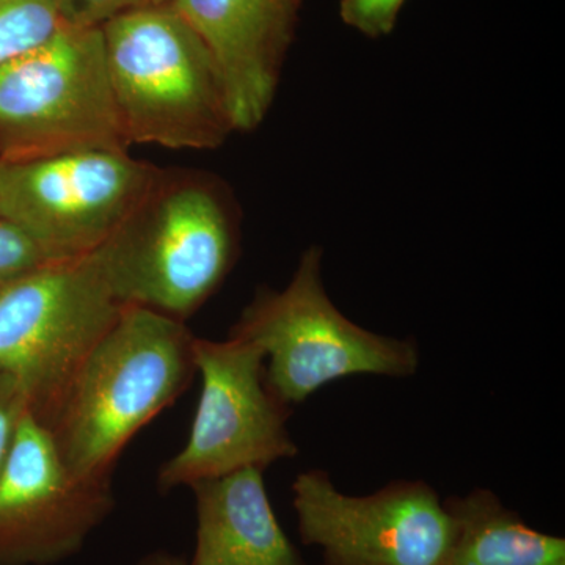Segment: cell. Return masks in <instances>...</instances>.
I'll list each match as a JSON object with an SVG mask.
<instances>
[{
  "mask_svg": "<svg viewBox=\"0 0 565 565\" xmlns=\"http://www.w3.org/2000/svg\"><path fill=\"white\" fill-rule=\"evenodd\" d=\"M139 6L140 0H61L63 24L85 29L102 28Z\"/></svg>",
  "mask_w": 565,
  "mask_h": 565,
  "instance_id": "cell-17",
  "label": "cell"
},
{
  "mask_svg": "<svg viewBox=\"0 0 565 565\" xmlns=\"http://www.w3.org/2000/svg\"><path fill=\"white\" fill-rule=\"evenodd\" d=\"M292 505L300 539L322 550L323 565H445L455 531L440 494L422 479L351 497L326 471H305Z\"/></svg>",
  "mask_w": 565,
  "mask_h": 565,
  "instance_id": "cell-9",
  "label": "cell"
},
{
  "mask_svg": "<svg viewBox=\"0 0 565 565\" xmlns=\"http://www.w3.org/2000/svg\"><path fill=\"white\" fill-rule=\"evenodd\" d=\"M230 337L258 345L264 377L282 404H302L321 386L356 374L412 377L416 341L363 329L338 310L323 282V250L311 245L285 288H262Z\"/></svg>",
  "mask_w": 565,
  "mask_h": 565,
  "instance_id": "cell-4",
  "label": "cell"
},
{
  "mask_svg": "<svg viewBox=\"0 0 565 565\" xmlns=\"http://www.w3.org/2000/svg\"><path fill=\"white\" fill-rule=\"evenodd\" d=\"M239 241L228 185L211 174L161 170L102 252L122 303L184 322L232 273Z\"/></svg>",
  "mask_w": 565,
  "mask_h": 565,
  "instance_id": "cell-2",
  "label": "cell"
},
{
  "mask_svg": "<svg viewBox=\"0 0 565 565\" xmlns=\"http://www.w3.org/2000/svg\"><path fill=\"white\" fill-rule=\"evenodd\" d=\"M407 0H341L340 18L352 31L371 40L392 35Z\"/></svg>",
  "mask_w": 565,
  "mask_h": 565,
  "instance_id": "cell-15",
  "label": "cell"
},
{
  "mask_svg": "<svg viewBox=\"0 0 565 565\" xmlns=\"http://www.w3.org/2000/svg\"><path fill=\"white\" fill-rule=\"evenodd\" d=\"M125 307L102 248L41 264L0 289V373L44 426Z\"/></svg>",
  "mask_w": 565,
  "mask_h": 565,
  "instance_id": "cell-5",
  "label": "cell"
},
{
  "mask_svg": "<svg viewBox=\"0 0 565 565\" xmlns=\"http://www.w3.org/2000/svg\"><path fill=\"white\" fill-rule=\"evenodd\" d=\"M193 341L178 319L122 308L46 426L71 473L109 482L122 449L191 384Z\"/></svg>",
  "mask_w": 565,
  "mask_h": 565,
  "instance_id": "cell-1",
  "label": "cell"
},
{
  "mask_svg": "<svg viewBox=\"0 0 565 565\" xmlns=\"http://www.w3.org/2000/svg\"><path fill=\"white\" fill-rule=\"evenodd\" d=\"M303 0H174L222 71L234 129L262 126L277 96Z\"/></svg>",
  "mask_w": 565,
  "mask_h": 565,
  "instance_id": "cell-11",
  "label": "cell"
},
{
  "mask_svg": "<svg viewBox=\"0 0 565 565\" xmlns=\"http://www.w3.org/2000/svg\"><path fill=\"white\" fill-rule=\"evenodd\" d=\"M61 0H0V66L63 28Z\"/></svg>",
  "mask_w": 565,
  "mask_h": 565,
  "instance_id": "cell-14",
  "label": "cell"
},
{
  "mask_svg": "<svg viewBox=\"0 0 565 565\" xmlns=\"http://www.w3.org/2000/svg\"><path fill=\"white\" fill-rule=\"evenodd\" d=\"M452 516L445 565H565V541L527 526L489 489L444 501Z\"/></svg>",
  "mask_w": 565,
  "mask_h": 565,
  "instance_id": "cell-13",
  "label": "cell"
},
{
  "mask_svg": "<svg viewBox=\"0 0 565 565\" xmlns=\"http://www.w3.org/2000/svg\"><path fill=\"white\" fill-rule=\"evenodd\" d=\"M102 31L129 145L210 151L236 132L214 55L172 6L126 11Z\"/></svg>",
  "mask_w": 565,
  "mask_h": 565,
  "instance_id": "cell-3",
  "label": "cell"
},
{
  "mask_svg": "<svg viewBox=\"0 0 565 565\" xmlns=\"http://www.w3.org/2000/svg\"><path fill=\"white\" fill-rule=\"evenodd\" d=\"M161 169L128 151H77L0 161V217L47 262L79 258L109 243Z\"/></svg>",
  "mask_w": 565,
  "mask_h": 565,
  "instance_id": "cell-7",
  "label": "cell"
},
{
  "mask_svg": "<svg viewBox=\"0 0 565 565\" xmlns=\"http://www.w3.org/2000/svg\"><path fill=\"white\" fill-rule=\"evenodd\" d=\"M28 408L21 386L10 375L0 373V471L9 457L21 416Z\"/></svg>",
  "mask_w": 565,
  "mask_h": 565,
  "instance_id": "cell-18",
  "label": "cell"
},
{
  "mask_svg": "<svg viewBox=\"0 0 565 565\" xmlns=\"http://www.w3.org/2000/svg\"><path fill=\"white\" fill-rule=\"evenodd\" d=\"M136 565H192V563H188V561L174 556L172 553L156 552L141 557Z\"/></svg>",
  "mask_w": 565,
  "mask_h": 565,
  "instance_id": "cell-19",
  "label": "cell"
},
{
  "mask_svg": "<svg viewBox=\"0 0 565 565\" xmlns=\"http://www.w3.org/2000/svg\"><path fill=\"white\" fill-rule=\"evenodd\" d=\"M47 263L21 230L0 217V289Z\"/></svg>",
  "mask_w": 565,
  "mask_h": 565,
  "instance_id": "cell-16",
  "label": "cell"
},
{
  "mask_svg": "<svg viewBox=\"0 0 565 565\" xmlns=\"http://www.w3.org/2000/svg\"><path fill=\"white\" fill-rule=\"evenodd\" d=\"M263 471L243 468L192 486L199 519L192 565H305L275 516Z\"/></svg>",
  "mask_w": 565,
  "mask_h": 565,
  "instance_id": "cell-12",
  "label": "cell"
},
{
  "mask_svg": "<svg viewBox=\"0 0 565 565\" xmlns=\"http://www.w3.org/2000/svg\"><path fill=\"white\" fill-rule=\"evenodd\" d=\"M129 147L102 28L63 25L0 66V161Z\"/></svg>",
  "mask_w": 565,
  "mask_h": 565,
  "instance_id": "cell-6",
  "label": "cell"
},
{
  "mask_svg": "<svg viewBox=\"0 0 565 565\" xmlns=\"http://www.w3.org/2000/svg\"><path fill=\"white\" fill-rule=\"evenodd\" d=\"M193 360L202 375L199 407L184 448L159 471V489L192 487L243 468L264 470L299 455L286 427L291 407L267 385L258 345L195 337Z\"/></svg>",
  "mask_w": 565,
  "mask_h": 565,
  "instance_id": "cell-8",
  "label": "cell"
},
{
  "mask_svg": "<svg viewBox=\"0 0 565 565\" xmlns=\"http://www.w3.org/2000/svg\"><path fill=\"white\" fill-rule=\"evenodd\" d=\"M174 0H140L139 7H166V6H172ZM137 7V9H139Z\"/></svg>",
  "mask_w": 565,
  "mask_h": 565,
  "instance_id": "cell-20",
  "label": "cell"
},
{
  "mask_svg": "<svg viewBox=\"0 0 565 565\" xmlns=\"http://www.w3.org/2000/svg\"><path fill=\"white\" fill-rule=\"evenodd\" d=\"M111 509L109 482L71 473L51 430L28 408L0 471V565L76 555Z\"/></svg>",
  "mask_w": 565,
  "mask_h": 565,
  "instance_id": "cell-10",
  "label": "cell"
}]
</instances>
